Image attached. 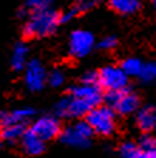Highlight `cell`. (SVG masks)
Returning <instances> with one entry per match:
<instances>
[{"mask_svg":"<svg viewBox=\"0 0 156 158\" xmlns=\"http://www.w3.org/2000/svg\"><path fill=\"white\" fill-rule=\"evenodd\" d=\"M61 23V13L47 9V10L33 11L23 26V34L26 37H46L54 33Z\"/></svg>","mask_w":156,"mask_h":158,"instance_id":"1","label":"cell"},{"mask_svg":"<svg viewBox=\"0 0 156 158\" xmlns=\"http://www.w3.org/2000/svg\"><path fill=\"white\" fill-rule=\"evenodd\" d=\"M85 121L91 125L95 134L111 135L116 128L115 110L109 106H98L92 108L85 117Z\"/></svg>","mask_w":156,"mask_h":158,"instance_id":"2","label":"cell"},{"mask_svg":"<svg viewBox=\"0 0 156 158\" xmlns=\"http://www.w3.org/2000/svg\"><path fill=\"white\" fill-rule=\"evenodd\" d=\"M104 100H105L106 106H109L122 115L134 114L141 108L138 94L129 88H123L119 91H106Z\"/></svg>","mask_w":156,"mask_h":158,"instance_id":"3","label":"cell"},{"mask_svg":"<svg viewBox=\"0 0 156 158\" xmlns=\"http://www.w3.org/2000/svg\"><path fill=\"white\" fill-rule=\"evenodd\" d=\"M98 107L94 101L85 98H78L74 96L62 97L55 106V115L64 118H78L87 117L92 108Z\"/></svg>","mask_w":156,"mask_h":158,"instance_id":"4","label":"cell"},{"mask_svg":"<svg viewBox=\"0 0 156 158\" xmlns=\"http://www.w3.org/2000/svg\"><path fill=\"white\" fill-rule=\"evenodd\" d=\"M95 132L87 121H77L74 124L62 128L61 141L66 145L74 148H87L92 141V135Z\"/></svg>","mask_w":156,"mask_h":158,"instance_id":"5","label":"cell"},{"mask_svg":"<svg viewBox=\"0 0 156 158\" xmlns=\"http://www.w3.org/2000/svg\"><path fill=\"white\" fill-rule=\"evenodd\" d=\"M99 76V85L105 88L106 91H119L126 88L128 85V76L122 70L121 66H109L102 67L98 71Z\"/></svg>","mask_w":156,"mask_h":158,"instance_id":"6","label":"cell"},{"mask_svg":"<svg viewBox=\"0 0 156 158\" xmlns=\"http://www.w3.org/2000/svg\"><path fill=\"white\" fill-rule=\"evenodd\" d=\"M95 39L94 34L84 29L74 30L73 33L70 34L68 40V52L73 57L81 59L85 57L87 54H90L91 50L94 48Z\"/></svg>","mask_w":156,"mask_h":158,"instance_id":"7","label":"cell"},{"mask_svg":"<svg viewBox=\"0 0 156 158\" xmlns=\"http://www.w3.org/2000/svg\"><path fill=\"white\" fill-rule=\"evenodd\" d=\"M48 73L40 60L33 59L24 69V84L30 91H40L47 84Z\"/></svg>","mask_w":156,"mask_h":158,"instance_id":"8","label":"cell"},{"mask_svg":"<svg viewBox=\"0 0 156 158\" xmlns=\"http://www.w3.org/2000/svg\"><path fill=\"white\" fill-rule=\"evenodd\" d=\"M31 130L36 132L37 135L43 138L44 141L53 140L55 137L61 135L62 128L61 124L58 121V118L54 115H43L38 117L31 125Z\"/></svg>","mask_w":156,"mask_h":158,"instance_id":"9","label":"cell"},{"mask_svg":"<svg viewBox=\"0 0 156 158\" xmlns=\"http://www.w3.org/2000/svg\"><path fill=\"white\" fill-rule=\"evenodd\" d=\"M70 94L78 98H85L94 101L97 106H101V101L104 100V96L101 94V85L99 84H85L81 83L77 85H73L70 88Z\"/></svg>","mask_w":156,"mask_h":158,"instance_id":"10","label":"cell"},{"mask_svg":"<svg viewBox=\"0 0 156 158\" xmlns=\"http://www.w3.org/2000/svg\"><path fill=\"white\" fill-rule=\"evenodd\" d=\"M23 152L27 155H40L46 150V141L37 135L31 128H27L20 140Z\"/></svg>","mask_w":156,"mask_h":158,"instance_id":"11","label":"cell"},{"mask_svg":"<svg viewBox=\"0 0 156 158\" xmlns=\"http://www.w3.org/2000/svg\"><path fill=\"white\" fill-rule=\"evenodd\" d=\"M34 114H36V110L31 107H20L13 111H2L0 124L2 127L9 124H24L30 118H33Z\"/></svg>","mask_w":156,"mask_h":158,"instance_id":"12","label":"cell"},{"mask_svg":"<svg viewBox=\"0 0 156 158\" xmlns=\"http://www.w3.org/2000/svg\"><path fill=\"white\" fill-rule=\"evenodd\" d=\"M136 124L143 132H156V107L143 106L136 111Z\"/></svg>","mask_w":156,"mask_h":158,"instance_id":"13","label":"cell"},{"mask_svg":"<svg viewBox=\"0 0 156 158\" xmlns=\"http://www.w3.org/2000/svg\"><path fill=\"white\" fill-rule=\"evenodd\" d=\"M118 151L121 158H156V150H145L132 141L122 143Z\"/></svg>","mask_w":156,"mask_h":158,"instance_id":"14","label":"cell"},{"mask_svg":"<svg viewBox=\"0 0 156 158\" xmlns=\"http://www.w3.org/2000/svg\"><path fill=\"white\" fill-rule=\"evenodd\" d=\"M27 56H29V47L24 43H22V41L16 43L14 47H13V52H11V57H10L11 69L16 71L24 70L27 63L30 61V60H27Z\"/></svg>","mask_w":156,"mask_h":158,"instance_id":"15","label":"cell"},{"mask_svg":"<svg viewBox=\"0 0 156 158\" xmlns=\"http://www.w3.org/2000/svg\"><path fill=\"white\" fill-rule=\"evenodd\" d=\"M109 7L119 15H134L141 7L139 0H109Z\"/></svg>","mask_w":156,"mask_h":158,"instance_id":"16","label":"cell"},{"mask_svg":"<svg viewBox=\"0 0 156 158\" xmlns=\"http://www.w3.org/2000/svg\"><path fill=\"white\" fill-rule=\"evenodd\" d=\"M24 124H9L2 127V140L6 143H16V141L22 140L23 134L26 132Z\"/></svg>","mask_w":156,"mask_h":158,"instance_id":"17","label":"cell"},{"mask_svg":"<svg viewBox=\"0 0 156 158\" xmlns=\"http://www.w3.org/2000/svg\"><path fill=\"white\" fill-rule=\"evenodd\" d=\"M121 67L126 73L128 77L129 76H138L139 77L142 73V69H143V63L139 59H136V57H128V59H125L122 61Z\"/></svg>","mask_w":156,"mask_h":158,"instance_id":"18","label":"cell"},{"mask_svg":"<svg viewBox=\"0 0 156 158\" xmlns=\"http://www.w3.org/2000/svg\"><path fill=\"white\" fill-rule=\"evenodd\" d=\"M142 81L145 83H152L156 81V61H149L143 64V69H142V73L139 76Z\"/></svg>","mask_w":156,"mask_h":158,"instance_id":"19","label":"cell"},{"mask_svg":"<svg viewBox=\"0 0 156 158\" xmlns=\"http://www.w3.org/2000/svg\"><path fill=\"white\" fill-rule=\"evenodd\" d=\"M66 81V74L61 69H53L48 71V77H47V83L51 87H61Z\"/></svg>","mask_w":156,"mask_h":158,"instance_id":"20","label":"cell"},{"mask_svg":"<svg viewBox=\"0 0 156 158\" xmlns=\"http://www.w3.org/2000/svg\"><path fill=\"white\" fill-rule=\"evenodd\" d=\"M53 3H54V0H26L24 6L33 13V11L51 9V4Z\"/></svg>","mask_w":156,"mask_h":158,"instance_id":"21","label":"cell"},{"mask_svg":"<svg viewBox=\"0 0 156 158\" xmlns=\"http://www.w3.org/2000/svg\"><path fill=\"white\" fill-rule=\"evenodd\" d=\"M99 3V0H75L74 2V9L77 13H84V11L92 10V9Z\"/></svg>","mask_w":156,"mask_h":158,"instance_id":"22","label":"cell"},{"mask_svg":"<svg viewBox=\"0 0 156 158\" xmlns=\"http://www.w3.org/2000/svg\"><path fill=\"white\" fill-rule=\"evenodd\" d=\"M138 144L145 150H156V138L150 132H145L143 135L139 137Z\"/></svg>","mask_w":156,"mask_h":158,"instance_id":"23","label":"cell"},{"mask_svg":"<svg viewBox=\"0 0 156 158\" xmlns=\"http://www.w3.org/2000/svg\"><path fill=\"white\" fill-rule=\"evenodd\" d=\"M81 83H85V84H99L98 71H87V73H84L82 77H81Z\"/></svg>","mask_w":156,"mask_h":158,"instance_id":"24","label":"cell"},{"mask_svg":"<svg viewBox=\"0 0 156 158\" xmlns=\"http://www.w3.org/2000/svg\"><path fill=\"white\" fill-rule=\"evenodd\" d=\"M116 43H118V41H116L115 36H106L99 41V47H101L102 50H112V48H115Z\"/></svg>","mask_w":156,"mask_h":158,"instance_id":"25","label":"cell"},{"mask_svg":"<svg viewBox=\"0 0 156 158\" xmlns=\"http://www.w3.org/2000/svg\"><path fill=\"white\" fill-rule=\"evenodd\" d=\"M75 15H77V11L74 7L64 11V13H61V23H68L70 20H73V19L75 17Z\"/></svg>","mask_w":156,"mask_h":158,"instance_id":"26","label":"cell"},{"mask_svg":"<svg viewBox=\"0 0 156 158\" xmlns=\"http://www.w3.org/2000/svg\"><path fill=\"white\" fill-rule=\"evenodd\" d=\"M152 3H153V7L156 9V0H152Z\"/></svg>","mask_w":156,"mask_h":158,"instance_id":"27","label":"cell"}]
</instances>
